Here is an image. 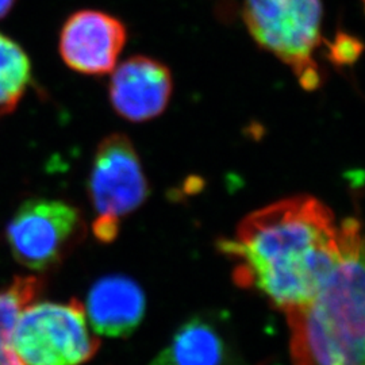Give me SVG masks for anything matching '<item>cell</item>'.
<instances>
[{
    "label": "cell",
    "instance_id": "obj_1",
    "mask_svg": "<svg viewBox=\"0 0 365 365\" xmlns=\"http://www.w3.org/2000/svg\"><path fill=\"white\" fill-rule=\"evenodd\" d=\"M218 249L235 262L238 286L287 314L321 292L341 260L342 241L330 209L298 195L249 214Z\"/></svg>",
    "mask_w": 365,
    "mask_h": 365
},
{
    "label": "cell",
    "instance_id": "obj_2",
    "mask_svg": "<svg viewBox=\"0 0 365 365\" xmlns=\"http://www.w3.org/2000/svg\"><path fill=\"white\" fill-rule=\"evenodd\" d=\"M342 255L321 292L286 314L294 365H364V245L361 226L339 225Z\"/></svg>",
    "mask_w": 365,
    "mask_h": 365
},
{
    "label": "cell",
    "instance_id": "obj_3",
    "mask_svg": "<svg viewBox=\"0 0 365 365\" xmlns=\"http://www.w3.org/2000/svg\"><path fill=\"white\" fill-rule=\"evenodd\" d=\"M242 15L253 39L284 63L304 90L322 84L315 60L322 43L321 0H245Z\"/></svg>",
    "mask_w": 365,
    "mask_h": 365
},
{
    "label": "cell",
    "instance_id": "obj_4",
    "mask_svg": "<svg viewBox=\"0 0 365 365\" xmlns=\"http://www.w3.org/2000/svg\"><path fill=\"white\" fill-rule=\"evenodd\" d=\"M11 346L25 365H81L99 351L84 306L39 302L29 304L14 327Z\"/></svg>",
    "mask_w": 365,
    "mask_h": 365
},
{
    "label": "cell",
    "instance_id": "obj_5",
    "mask_svg": "<svg viewBox=\"0 0 365 365\" xmlns=\"http://www.w3.org/2000/svg\"><path fill=\"white\" fill-rule=\"evenodd\" d=\"M88 192L96 218L95 237L108 244L117 238L120 220L144 205L149 195L143 164L129 137L110 134L99 144L92 163Z\"/></svg>",
    "mask_w": 365,
    "mask_h": 365
},
{
    "label": "cell",
    "instance_id": "obj_6",
    "mask_svg": "<svg viewBox=\"0 0 365 365\" xmlns=\"http://www.w3.org/2000/svg\"><path fill=\"white\" fill-rule=\"evenodd\" d=\"M86 235L75 206L56 199H29L7 225L14 259L34 271L51 269L66 259Z\"/></svg>",
    "mask_w": 365,
    "mask_h": 365
},
{
    "label": "cell",
    "instance_id": "obj_7",
    "mask_svg": "<svg viewBox=\"0 0 365 365\" xmlns=\"http://www.w3.org/2000/svg\"><path fill=\"white\" fill-rule=\"evenodd\" d=\"M128 38L125 25L110 14L81 10L72 14L60 34V54L83 75L102 76L117 66Z\"/></svg>",
    "mask_w": 365,
    "mask_h": 365
},
{
    "label": "cell",
    "instance_id": "obj_8",
    "mask_svg": "<svg viewBox=\"0 0 365 365\" xmlns=\"http://www.w3.org/2000/svg\"><path fill=\"white\" fill-rule=\"evenodd\" d=\"M173 91L170 68L146 56H133L115 66L110 80V102L119 117L146 122L161 115Z\"/></svg>",
    "mask_w": 365,
    "mask_h": 365
},
{
    "label": "cell",
    "instance_id": "obj_9",
    "mask_svg": "<svg viewBox=\"0 0 365 365\" xmlns=\"http://www.w3.org/2000/svg\"><path fill=\"white\" fill-rule=\"evenodd\" d=\"M84 310L98 336L128 337L144 319L146 299L143 288L133 279L110 274L92 286Z\"/></svg>",
    "mask_w": 365,
    "mask_h": 365
},
{
    "label": "cell",
    "instance_id": "obj_10",
    "mask_svg": "<svg viewBox=\"0 0 365 365\" xmlns=\"http://www.w3.org/2000/svg\"><path fill=\"white\" fill-rule=\"evenodd\" d=\"M223 324L214 315H195L173 333L149 365H235Z\"/></svg>",
    "mask_w": 365,
    "mask_h": 365
},
{
    "label": "cell",
    "instance_id": "obj_11",
    "mask_svg": "<svg viewBox=\"0 0 365 365\" xmlns=\"http://www.w3.org/2000/svg\"><path fill=\"white\" fill-rule=\"evenodd\" d=\"M42 287L36 276H19L0 291V365H25L11 346L14 327L24 309H26Z\"/></svg>",
    "mask_w": 365,
    "mask_h": 365
},
{
    "label": "cell",
    "instance_id": "obj_12",
    "mask_svg": "<svg viewBox=\"0 0 365 365\" xmlns=\"http://www.w3.org/2000/svg\"><path fill=\"white\" fill-rule=\"evenodd\" d=\"M31 66L25 51L0 33V115L10 114L25 95Z\"/></svg>",
    "mask_w": 365,
    "mask_h": 365
},
{
    "label": "cell",
    "instance_id": "obj_13",
    "mask_svg": "<svg viewBox=\"0 0 365 365\" xmlns=\"http://www.w3.org/2000/svg\"><path fill=\"white\" fill-rule=\"evenodd\" d=\"M327 48L330 60L336 66H351L361 53L360 41L346 33H339L334 42L327 43Z\"/></svg>",
    "mask_w": 365,
    "mask_h": 365
},
{
    "label": "cell",
    "instance_id": "obj_14",
    "mask_svg": "<svg viewBox=\"0 0 365 365\" xmlns=\"http://www.w3.org/2000/svg\"><path fill=\"white\" fill-rule=\"evenodd\" d=\"M15 0H0V19L11 11Z\"/></svg>",
    "mask_w": 365,
    "mask_h": 365
}]
</instances>
